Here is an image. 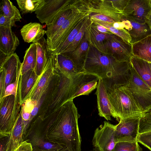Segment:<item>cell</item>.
I'll use <instances>...</instances> for the list:
<instances>
[{
	"label": "cell",
	"mask_w": 151,
	"mask_h": 151,
	"mask_svg": "<svg viewBox=\"0 0 151 151\" xmlns=\"http://www.w3.org/2000/svg\"><path fill=\"white\" fill-rule=\"evenodd\" d=\"M132 45V56L151 63V35Z\"/></svg>",
	"instance_id": "obj_26"
},
{
	"label": "cell",
	"mask_w": 151,
	"mask_h": 151,
	"mask_svg": "<svg viewBox=\"0 0 151 151\" xmlns=\"http://www.w3.org/2000/svg\"><path fill=\"white\" fill-rule=\"evenodd\" d=\"M129 0H110L113 6L122 12L127 5Z\"/></svg>",
	"instance_id": "obj_42"
},
{
	"label": "cell",
	"mask_w": 151,
	"mask_h": 151,
	"mask_svg": "<svg viewBox=\"0 0 151 151\" xmlns=\"http://www.w3.org/2000/svg\"><path fill=\"white\" fill-rule=\"evenodd\" d=\"M129 63L141 78L151 88V70L149 63L132 55Z\"/></svg>",
	"instance_id": "obj_28"
},
{
	"label": "cell",
	"mask_w": 151,
	"mask_h": 151,
	"mask_svg": "<svg viewBox=\"0 0 151 151\" xmlns=\"http://www.w3.org/2000/svg\"><path fill=\"white\" fill-rule=\"evenodd\" d=\"M19 92L0 101V135L9 136L20 116L22 110Z\"/></svg>",
	"instance_id": "obj_5"
},
{
	"label": "cell",
	"mask_w": 151,
	"mask_h": 151,
	"mask_svg": "<svg viewBox=\"0 0 151 151\" xmlns=\"http://www.w3.org/2000/svg\"><path fill=\"white\" fill-rule=\"evenodd\" d=\"M21 74V69L18 73L15 81L6 87L3 98L11 95H13L15 96H17L18 92L19 80Z\"/></svg>",
	"instance_id": "obj_37"
},
{
	"label": "cell",
	"mask_w": 151,
	"mask_h": 151,
	"mask_svg": "<svg viewBox=\"0 0 151 151\" xmlns=\"http://www.w3.org/2000/svg\"><path fill=\"white\" fill-rule=\"evenodd\" d=\"M23 141L30 143L33 148L48 150L65 147L52 143L47 139L43 121L40 117L29 124L24 133Z\"/></svg>",
	"instance_id": "obj_7"
},
{
	"label": "cell",
	"mask_w": 151,
	"mask_h": 151,
	"mask_svg": "<svg viewBox=\"0 0 151 151\" xmlns=\"http://www.w3.org/2000/svg\"><path fill=\"white\" fill-rule=\"evenodd\" d=\"M145 133H151V112L150 111L144 114L140 119L139 134Z\"/></svg>",
	"instance_id": "obj_36"
},
{
	"label": "cell",
	"mask_w": 151,
	"mask_h": 151,
	"mask_svg": "<svg viewBox=\"0 0 151 151\" xmlns=\"http://www.w3.org/2000/svg\"><path fill=\"white\" fill-rule=\"evenodd\" d=\"M91 21L99 24L105 27L113 34L120 37L127 42L131 44V37L128 31L125 29H117L113 26L112 25V24L99 20H94Z\"/></svg>",
	"instance_id": "obj_33"
},
{
	"label": "cell",
	"mask_w": 151,
	"mask_h": 151,
	"mask_svg": "<svg viewBox=\"0 0 151 151\" xmlns=\"http://www.w3.org/2000/svg\"><path fill=\"white\" fill-rule=\"evenodd\" d=\"M22 64L16 53L6 56L1 60L0 68H3L5 73V88L14 82L21 69Z\"/></svg>",
	"instance_id": "obj_16"
},
{
	"label": "cell",
	"mask_w": 151,
	"mask_h": 151,
	"mask_svg": "<svg viewBox=\"0 0 151 151\" xmlns=\"http://www.w3.org/2000/svg\"><path fill=\"white\" fill-rule=\"evenodd\" d=\"M91 14L87 0H79L71 15L52 37L46 40L49 54L58 48L80 21Z\"/></svg>",
	"instance_id": "obj_4"
},
{
	"label": "cell",
	"mask_w": 151,
	"mask_h": 151,
	"mask_svg": "<svg viewBox=\"0 0 151 151\" xmlns=\"http://www.w3.org/2000/svg\"><path fill=\"white\" fill-rule=\"evenodd\" d=\"M150 3L151 6V0H150Z\"/></svg>",
	"instance_id": "obj_52"
},
{
	"label": "cell",
	"mask_w": 151,
	"mask_h": 151,
	"mask_svg": "<svg viewBox=\"0 0 151 151\" xmlns=\"http://www.w3.org/2000/svg\"><path fill=\"white\" fill-rule=\"evenodd\" d=\"M54 69L68 77H71L79 72L73 61L62 53L51 55Z\"/></svg>",
	"instance_id": "obj_19"
},
{
	"label": "cell",
	"mask_w": 151,
	"mask_h": 151,
	"mask_svg": "<svg viewBox=\"0 0 151 151\" xmlns=\"http://www.w3.org/2000/svg\"><path fill=\"white\" fill-rule=\"evenodd\" d=\"M33 151H69L66 147H63L56 149H43L37 148H33Z\"/></svg>",
	"instance_id": "obj_48"
},
{
	"label": "cell",
	"mask_w": 151,
	"mask_h": 151,
	"mask_svg": "<svg viewBox=\"0 0 151 151\" xmlns=\"http://www.w3.org/2000/svg\"><path fill=\"white\" fill-rule=\"evenodd\" d=\"M37 46V61L35 71L38 76L43 72L50 56L47 40L43 37L35 43Z\"/></svg>",
	"instance_id": "obj_27"
},
{
	"label": "cell",
	"mask_w": 151,
	"mask_h": 151,
	"mask_svg": "<svg viewBox=\"0 0 151 151\" xmlns=\"http://www.w3.org/2000/svg\"><path fill=\"white\" fill-rule=\"evenodd\" d=\"M41 102V100L38 102V103L36 106L34 108L32 111L30 113V117L29 121V125L30 123L32 120L33 119L34 117L37 114L38 111L39 109L40 104Z\"/></svg>",
	"instance_id": "obj_47"
},
{
	"label": "cell",
	"mask_w": 151,
	"mask_h": 151,
	"mask_svg": "<svg viewBox=\"0 0 151 151\" xmlns=\"http://www.w3.org/2000/svg\"><path fill=\"white\" fill-rule=\"evenodd\" d=\"M0 8L1 14L13 19L16 22L20 21L22 18L18 9L10 0H2Z\"/></svg>",
	"instance_id": "obj_31"
},
{
	"label": "cell",
	"mask_w": 151,
	"mask_h": 151,
	"mask_svg": "<svg viewBox=\"0 0 151 151\" xmlns=\"http://www.w3.org/2000/svg\"><path fill=\"white\" fill-rule=\"evenodd\" d=\"M44 0H17L20 11L22 14L35 12L43 4Z\"/></svg>",
	"instance_id": "obj_32"
},
{
	"label": "cell",
	"mask_w": 151,
	"mask_h": 151,
	"mask_svg": "<svg viewBox=\"0 0 151 151\" xmlns=\"http://www.w3.org/2000/svg\"><path fill=\"white\" fill-rule=\"evenodd\" d=\"M113 26L118 29H125V24L123 21L120 22H115L112 24Z\"/></svg>",
	"instance_id": "obj_49"
},
{
	"label": "cell",
	"mask_w": 151,
	"mask_h": 151,
	"mask_svg": "<svg viewBox=\"0 0 151 151\" xmlns=\"http://www.w3.org/2000/svg\"><path fill=\"white\" fill-rule=\"evenodd\" d=\"M36 61L37 46L35 43H32L25 51L22 64L21 74L29 70H35Z\"/></svg>",
	"instance_id": "obj_29"
},
{
	"label": "cell",
	"mask_w": 151,
	"mask_h": 151,
	"mask_svg": "<svg viewBox=\"0 0 151 151\" xmlns=\"http://www.w3.org/2000/svg\"><path fill=\"white\" fill-rule=\"evenodd\" d=\"M92 22L93 23L97 29L100 32L104 34H107L110 35L113 34L105 27L97 23L93 22Z\"/></svg>",
	"instance_id": "obj_46"
},
{
	"label": "cell",
	"mask_w": 151,
	"mask_h": 151,
	"mask_svg": "<svg viewBox=\"0 0 151 151\" xmlns=\"http://www.w3.org/2000/svg\"><path fill=\"white\" fill-rule=\"evenodd\" d=\"M96 94L99 114L107 120H111V116L116 119V116L110 101L107 90L101 78H99Z\"/></svg>",
	"instance_id": "obj_14"
},
{
	"label": "cell",
	"mask_w": 151,
	"mask_h": 151,
	"mask_svg": "<svg viewBox=\"0 0 151 151\" xmlns=\"http://www.w3.org/2000/svg\"><path fill=\"white\" fill-rule=\"evenodd\" d=\"M91 21L99 20L110 24H112L115 21L112 18L104 14L91 13L89 16Z\"/></svg>",
	"instance_id": "obj_40"
},
{
	"label": "cell",
	"mask_w": 151,
	"mask_h": 151,
	"mask_svg": "<svg viewBox=\"0 0 151 151\" xmlns=\"http://www.w3.org/2000/svg\"><path fill=\"white\" fill-rule=\"evenodd\" d=\"M106 46L107 54L119 62L129 61L132 56V44L114 34L109 35Z\"/></svg>",
	"instance_id": "obj_13"
},
{
	"label": "cell",
	"mask_w": 151,
	"mask_h": 151,
	"mask_svg": "<svg viewBox=\"0 0 151 151\" xmlns=\"http://www.w3.org/2000/svg\"><path fill=\"white\" fill-rule=\"evenodd\" d=\"M151 12L150 0H129L123 12V20L129 19L144 24Z\"/></svg>",
	"instance_id": "obj_12"
},
{
	"label": "cell",
	"mask_w": 151,
	"mask_h": 151,
	"mask_svg": "<svg viewBox=\"0 0 151 151\" xmlns=\"http://www.w3.org/2000/svg\"><path fill=\"white\" fill-rule=\"evenodd\" d=\"M97 151H114L116 143L115 125L104 121V125L95 130L92 140Z\"/></svg>",
	"instance_id": "obj_8"
},
{
	"label": "cell",
	"mask_w": 151,
	"mask_h": 151,
	"mask_svg": "<svg viewBox=\"0 0 151 151\" xmlns=\"http://www.w3.org/2000/svg\"><path fill=\"white\" fill-rule=\"evenodd\" d=\"M79 0H73V2L63 11L47 26L46 35L47 40L52 37L63 25L66 20L71 15L76 7Z\"/></svg>",
	"instance_id": "obj_21"
},
{
	"label": "cell",
	"mask_w": 151,
	"mask_h": 151,
	"mask_svg": "<svg viewBox=\"0 0 151 151\" xmlns=\"http://www.w3.org/2000/svg\"><path fill=\"white\" fill-rule=\"evenodd\" d=\"M37 103L38 101H36L29 99H27L22 105V110L30 113Z\"/></svg>",
	"instance_id": "obj_41"
},
{
	"label": "cell",
	"mask_w": 151,
	"mask_h": 151,
	"mask_svg": "<svg viewBox=\"0 0 151 151\" xmlns=\"http://www.w3.org/2000/svg\"><path fill=\"white\" fill-rule=\"evenodd\" d=\"M72 0H44L42 5L35 12L42 23L47 26L64 9L73 1Z\"/></svg>",
	"instance_id": "obj_9"
},
{
	"label": "cell",
	"mask_w": 151,
	"mask_h": 151,
	"mask_svg": "<svg viewBox=\"0 0 151 151\" xmlns=\"http://www.w3.org/2000/svg\"><path fill=\"white\" fill-rule=\"evenodd\" d=\"M38 76L35 69L29 70L23 74H21L19 91L22 105L33 86Z\"/></svg>",
	"instance_id": "obj_25"
},
{
	"label": "cell",
	"mask_w": 151,
	"mask_h": 151,
	"mask_svg": "<svg viewBox=\"0 0 151 151\" xmlns=\"http://www.w3.org/2000/svg\"><path fill=\"white\" fill-rule=\"evenodd\" d=\"M107 92L118 121L129 118L142 116L144 114L131 94L122 86Z\"/></svg>",
	"instance_id": "obj_3"
},
{
	"label": "cell",
	"mask_w": 151,
	"mask_h": 151,
	"mask_svg": "<svg viewBox=\"0 0 151 151\" xmlns=\"http://www.w3.org/2000/svg\"><path fill=\"white\" fill-rule=\"evenodd\" d=\"M137 141L151 151V133H145L139 134Z\"/></svg>",
	"instance_id": "obj_38"
},
{
	"label": "cell",
	"mask_w": 151,
	"mask_h": 151,
	"mask_svg": "<svg viewBox=\"0 0 151 151\" xmlns=\"http://www.w3.org/2000/svg\"><path fill=\"white\" fill-rule=\"evenodd\" d=\"M19 40L12 28L0 27V51L5 56L14 53Z\"/></svg>",
	"instance_id": "obj_18"
},
{
	"label": "cell",
	"mask_w": 151,
	"mask_h": 151,
	"mask_svg": "<svg viewBox=\"0 0 151 151\" xmlns=\"http://www.w3.org/2000/svg\"><path fill=\"white\" fill-rule=\"evenodd\" d=\"M90 45L87 29L79 44L75 50L61 53L69 57L76 65L79 72H81L83 70L84 64Z\"/></svg>",
	"instance_id": "obj_17"
},
{
	"label": "cell",
	"mask_w": 151,
	"mask_h": 151,
	"mask_svg": "<svg viewBox=\"0 0 151 151\" xmlns=\"http://www.w3.org/2000/svg\"><path fill=\"white\" fill-rule=\"evenodd\" d=\"M141 116L121 119L115 125L116 142H137L139 134V124Z\"/></svg>",
	"instance_id": "obj_11"
},
{
	"label": "cell",
	"mask_w": 151,
	"mask_h": 151,
	"mask_svg": "<svg viewBox=\"0 0 151 151\" xmlns=\"http://www.w3.org/2000/svg\"><path fill=\"white\" fill-rule=\"evenodd\" d=\"M21 35L24 41L28 43H35L46 34V31L39 23L30 22L24 25L20 30Z\"/></svg>",
	"instance_id": "obj_20"
},
{
	"label": "cell",
	"mask_w": 151,
	"mask_h": 151,
	"mask_svg": "<svg viewBox=\"0 0 151 151\" xmlns=\"http://www.w3.org/2000/svg\"><path fill=\"white\" fill-rule=\"evenodd\" d=\"M126 19L125 29L131 37V44L137 42L151 35V30L147 24H139Z\"/></svg>",
	"instance_id": "obj_24"
},
{
	"label": "cell",
	"mask_w": 151,
	"mask_h": 151,
	"mask_svg": "<svg viewBox=\"0 0 151 151\" xmlns=\"http://www.w3.org/2000/svg\"><path fill=\"white\" fill-rule=\"evenodd\" d=\"M150 111L151 112V109L150 110Z\"/></svg>",
	"instance_id": "obj_53"
},
{
	"label": "cell",
	"mask_w": 151,
	"mask_h": 151,
	"mask_svg": "<svg viewBox=\"0 0 151 151\" xmlns=\"http://www.w3.org/2000/svg\"><path fill=\"white\" fill-rule=\"evenodd\" d=\"M146 22L148 24L151 30V12L147 18Z\"/></svg>",
	"instance_id": "obj_50"
},
{
	"label": "cell",
	"mask_w": 151,
	"mask_h": 151,
	"mask_svg": "<svg viewBox=\"0 0 151 151\" xmlns=\"http://www.w3.org/2000/svg\"><path fill=\"white\" fill-rule=\"evenodd\" d=\"M114 151H142V150L137 142H116Z\"/></svg>",
	"instance_id": "obj_35"
},
{
	"label": "cell",
	"mask_w": 151,
	"mask_h": 151,
	"mask_svg": "<svg viewBox=\"0 0 151 151\" xmlns=\"http://www.w3.org/2000/svg\"><path fill=\"white\" fill-rule=\"evenodd\" d=\"M91 23V21L90 19L89 16L84 23L74 40L62 53L72 51L75 50L77 47L83 37L88 27Z\"/></svg>",
	"instance_id": "obj_34"
},
{
	"label": "cell",
	"mask_w": 151,
	"mask_h": 151,
	"mask_svg": "<svg viewBox=\"0 0 151 151\" xmlns=\"http://www.w3.org/2000/svg\"><path fill=\"white\" fill-rule=\"evenodd\" d=\"M149 65H150V66L151 70V63H149Z\"/></svg>",
	"instance_id": "obj_51"
},
{
	"label": "cell",
	"mask_w": 151,
	"mask_h": 151,
	"mask_svg": "<svg viewBox=\"0 0 151 151\" xmlns=\"http://www.w3.org/2000/svg\"><path fill=\"white\" fill-rule=\"evenodd\" d=\"M130 65L129 80L122 86L131 94L145 114L151 109V88L141 78L130 63Z\"/></svg>",
	"instance_id": "obj_6"
},
{
	"label": "cell",
	"mask_w": 151,
	"mask_h": 151,
	"mask_svg": "<svg viewBox=\"0 0 151 151\" xmlns=\"http://www.w3.org/2000/svg\"><path fill=\"white\" fill-rule=\"evenodd\" d=\"M25 126L24 122L22 119L21 114L10 134L6 151H17L23 141Z\"/></svg>",
	"instance_id": "obj_22"
},
{
	"label": "cell",
	"mask_w": 151,
	"mask_h": 151,
	"mask_svg": "<svg viewBox=\"0 0 151 151\" xmlns=\"http://www.w3.org/2000/svg\"><path fill=\"white\" fill-rule=\"evenodd\" d=\"M9 136L0 135V151H6Z\"/></svg>",
	"instance_id": "obj_45"
},
{
	"label": "cell",
	"mask_w": 151,
	"mask_h": 151,
	"mask_svg": "<svg viewBox=\"0 0 151 151\" xmlns=\"http://www.w3.org/2000/svg\"><path fill=\"white\" fill-rule=\"evenodd\" d=\"M89 16V15L80 21L69 34L61 44L55 51L50 54V55H55L62 53L74 40L84 23Z\"/></svg>",
	"instance_id": "obj_30"
},
{
	"label": "cell",
	"mask_w": 151,
	"mask_h": 151,
	"mask_svg": "<svg viewBox=\"0 0 151 151\" xmlns=\"http://www.w3.org/2000/svg\"><path fill=\"white\" fill-rule=\"evenodd\" d=\"M55 73L52 58L50 55L43 72L38 76L25 100L29 99L38 102L40 101L46 93Z\"/></svg>",
	"instance_id": "obj_10"
},
{
	"label": "cell",
	"mask_w": 151,
	"mask_h": 151,
	"mask_svg": "<svg viewBox=\"0 0 151 151\" xmlns=\"http://www.w3.org/2000/svg\"><path fill=\"white\" fill-rule=\"evenodd\" d=\"M55 114L42 119L47 139L66 147L69 151H81L78 124L80 115L73 100L63 104Z\"/></svg>",
	"instance_id": "obj_1"
},
{
	"label": "cell",
	"mask_w": 151,
	"mask_h": 151,
	"mask_svg": "<svg viewBox=\"0 0 151 151\" xmlns=\"http://www.w3.org/2000/svg\"><path fill=\"white\" fill-rule=\"evenodd\" d=\"M15 22L13 19L0 14V27L12 28L16 26Z\"/></svg>",
	"instance_id": "obj_39"
},
{
	"label": "cell",
	"mask_w": 151,
	"mask_h": 151,
	"mask_svg": "<svg viewBox=\"0 0 151 151\" xmlns=\"http://www.w3.org/2000/svg\"><path fill=\"white\" fill-rule=\"evenodd\" d=\"M0 101L3 98L5 88V73L4 69L0 68Z\"/></svg>",
	"instance_id": "obj_43"
},
{
	"label": "cell",
	"mask_w": 151,
	"mask_h": 151,
	"mask_svg": "<svg viewBox=\"0 0 151 151\" xmlns=\"http://www.w3.org/2000/svg\"><path fill=\"white\" fill-rule=\"evenodd\" d=\"M87 1L91 14H104L112 18L115 22H120L123 20V13L114 8L110 0Z\"/></svg>",
	"instance_id": "obj_15"
},
{
	"label": "cell",
	"mask_w": 151,
	"mask_h": 151,
	"mask_svg": "<svg viewBox=\"0 0 151 151\" xmlns=\"http://www.w3.org/2000/svg\"><path fill=\"white\" fill-rule=\"evenodd\" d=\"M83 71L101 78L107 91L112 90L128 82L130 75L129 60L119 62L90 45Z\"/></svg>",
	"instance_id": "obj_2"
},
{
	"label": "cell",
	"mask_w": 151,
	"mask_h": 151,
	"mask_svg": "<svg viewBox=\"0 0 151 151\" xmlns=\"http://www.w3.org/2000/svg\"><path fill=\"white\" fill-rule=\"evenodd\" d=\"M87 30L90 45L101 52L107 54L106 43L110 35L99 31L91 22Z\"/></svg>",
	"instance_id": "obj_23"
},
{
	"label": "cell",
	"mask_w": 151,
	"mask_h": 151,
	"mask_svg": "<svg viewBox=\"0 0 151 151\" xmlns=\"http://www.w3.org/2000/svg\"><path fill=\"white\" fill-rule=\"evenodd\" d=\"M17 151H33V148L30 143L23 141L18 148Z\"/></svg>",
	"instance_id": "obj_44"
}]
</instances>
